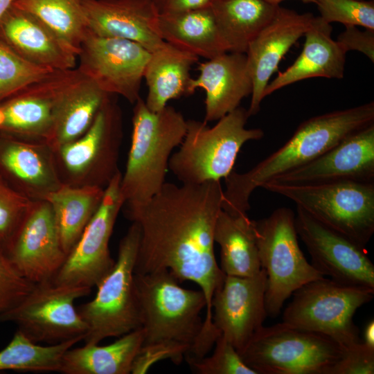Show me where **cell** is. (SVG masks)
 <instances>
[{
	"label": "cell",
	"mask_w": 374,
	"mask_h": 374,
	"mask_svg": "<svg viewBox=\"0 0 374 374\" xmlns=\"http://www.w3.org/2000/svg\"><path fill=\"white\" fill-rule=\"evenodd\" d=\"M213 238L220 248V269L226 276L250 277L260 271L254 220L247 214L233 215L221 210Z\"/></svg>",
	"instance_id": "30"
},
{
	"label": "cell",
	"mask_w": 374,
	"mask_h": 374,
	"mask_svg": "<svg viewBox=\"0 0 374 374\" xmlns=\"http://www.w3.org/2000/svg\"><path fill=\"white\" fill-rule=\"evenodd\" d=\"M140 227L132 222L119 242L118 256L109 273L96 285L92 300L77 310L87 326L86 344H98L108 337H119L141 328V317L134 286V267Z\"/></svg>",
	"instance_id": "8"
},
{
	"label": "cell",
	"mask_w": 374,
	"mask_h": 374,
	"mask_svg": "<svg viewBox=\"0 0 374 374\" xmlns=\"http://www.w3.org/2000/svg\"><path fill=\"white\" fill-rule=\"evenodd\" d=\"M33 200L11 187L0 175V245L3 248Z\"/></svg>",
	"instance_id": "38"
},
{
	"label": "cell",
	"mask_w": 374,
	"mask_h": 374,
	"mask_svg": "<svg viewBox=\"0 0 374 374\" xmlns=\"http://www.w3.org/2000/svg\"><path fill=\"white\" fill-rule=\"evenodd\" d=\"M35 285L19 274L0 245V314L19 303Z\"/></svg>",
	"instance_id": "39"
},
{
	"label": "cell",
	"mask_w": 374,
	"mask_h": 374,
	"mask_svg": "<svg viewBox=\"0 0 374 374\" xmlns=\"http://www.w3.org/2000/svg\"><path fill=\"white\" fill-rule=\"evenodd\" d=\"M91 291L87 287L58 285L51 280L37 283L19 303L0 314V323H15L35 343L83 340L87 326L74 302Z\"/></svg>",
	"instance_id": "12"
},
{
	"label": "cell",
	"mask_w": 374,
	"mask_h": 374,
	"mask_svg": "<svg viewBox=\"0 0 374 374\" xmlns=\"http://www.w3.org/2000/svg\"><path fill=\"white\" fill-rule=\"evenodd\" d=\"M0 175L33 201L45 200L62 185L49 145L4 135H0Z\"/></svg>",
	"instance_id": "21"
},
{
	"label": "cell",
	"mask_w": 374,
	"mask_h": 374,
	"mask_svg": "<svg viewBox=\"0 0 374 374\" xmlns=\"http://www.w3.org/2000/svg\"><path fill=\"white\" fill-rule=\"evenodd\" d=\"M314 17L279 5L272 19L249 45L246 55L253 82L247 109L249 116L260 111L271 75L290 48L304 35Z\"/></svg>",
	"instance_id": "19"
},
{
	"label": "cell",
	"mask_w": 374,
	"mask_h": 374,
	"mask_svg": "<svg viewBox=\"0 0 374 374\" xmlns=\"http://www.w3.org/2000/svg\"><path fill=\"white\" fill-rule=\"evenodd\" d=\"M295 225L312 265L324 276L343 284L374 288V265L364 247L322 224L299 206Z\"/></svg>",
	"instance_id": "16"
},
{
	"label": "cell",
	"mask_w": 374,
	"mask_h": 374,
	"mask_svg": "<svg viewBox=\"0 0 374 374\" xmlns=\"http://www.w3.org/2000/svg\"><path fill=\"white\" fill-rule=\"evenodd\" d=\"M199 57L166 42L150 52L143 78L148 87L145 105L152 112L164 108L168 101L188 96L190 71Z\"/></svg>",
	"instance_id": "27"
},
{
	"label": "cell",
	"mask_w": 374,
	"mask_h": 374,
	"mask_svg": "<svg viewBox=\"0 0 374 374\" xmlns=\"http://www.w3.org/2000/svg\"><path fill=\"white\" fill-rule=\"evenodd\" d=\"M112 96L83 135L53 150L62 184L105 189L120 172L122 114Z\"/></svg>",
	"instance_id": "11"
},
{
	"label": "cell",
	"mask_w": 374,
	"mask_h": 374,
	"mask_svg": "<svg viewBox=\"0 0 374 374\" xmlns=\"http://www.w3.org/2000/svg\"><path fill=\"white\" fill-rule=\"evenodd\" d=\"M261 269L267 275L265 296L267 316H278L285 301L299 288L323 278L301 251L295 214L289 208L274 210L268 217L254 220Z\"/></svg>",
	"instance_id": "9"
},
{
	"label": "cell",
	"mask_w": 374,
	"mask_h": 374,
	"mask_svg": "<svg viewBox=\"0 0 374 374\" xmlns=\"http://www.w3.org/2000/svg\"><path fill=\"white\" fill-rule=\"evenodd\" d=\"M332 27L320 16L314 17L305 33L303 50L293 64L265 88V98L296 82L315 77L344 78L346 52L332 39Z\"/></svg>",
	"instance_id": "26"
},
{
	"label": "cell",
	"mask_w": 374,
	"mask_h": 374,
	"mask_svg": "<svg viewBox=\"0 0 374 374\" xmlns=\"http://www.w3.org/2000/svg\"><path fill=\"white\" fill-rule=\"evenodd\" d=\"M199 73L190 80L188 93H206L204 121H217L251 95L253 82L246 53L226 52L199 63Z\"/></svg>",
	"instance_id": "24"
},
{
	"label": "cell",
	"mask_w": 374,
	"mask_h": 374,
	"mask_svg": "<svg viewBox=\"0 0 374 374\" xmlns=\"http://www.w3.org/2000/svg\"><path fill=\"white\" fill-rule=\"evenodd\" d=\"M82 4L94 35L133 41L150 52L164 43L152 0H82Z\"/></svg>",
	"instance_id": "20"
},
{
	"label": "cell",
	"mask_w": 374,
	"mask_h": 374,
	"mask_svg": "<svg viewBox=\"0 0 374 374\" xmlns=\"http://www.w3.org/2000/svg\"><path fill=\"white\" fill-rule=\"evenodd\" d=\"M143 342L141 328L106 346L86 344L64 354L59 373L64 374H129Z\"/></svg>",
	"instance_id": "28"
},
{
	"label": "cell",
	"mask_w": 374,
	"mask_h": 374,
	"mask_svg": "<svg viewBox=\"0 0 374 374\" xmlns=\"http://www.w3.org/2000/svg\"><path fill=\"white\" fill-rule=\"evenodd\" d=\"M220 181L166 182L145 204L125 213L140 227L134 274L169 271L179 283L193 281L205 296L203 330L213 332L211 301L225 274L214 253V229L222 210Z\"/></svg>",
	"instance_id": "1"
},
{
	"label": "cell",
	"mask_w": 374,
	"mask_h": 374,
	"mask_svg": "<svg viewBox=\"0 0 374 374\" xmlns=\"http://www.w3.org/2000/svg\"><path fill=\"white\" fill-rule=\"evenodd\" d=\"M0 41L33 64L53 70L77 66L73 48L36 17L12 5L0 18Z\"/></svg>",
	"instance_id": "22"
},
{
	"label": "cell",
	"mask_w": 374,
	"mask_h": 374,
	"mask_svg": "<svg viewBox=\"0 0 374 374\" xmlns=\"http://www.w3.org/2000/svg\"><path fill=\"white\" fill-rule=\"evenodd\" d=\"M150 52L128 39L101 37L89 30L82 41L76 68L107 93L119 95L132 104L140 88Z\"/></svg>",
	"instance_id": "14"
},
{
	"label": "cell",
	"mask_w": 374,
	"mask_h": 374,
	"mask_svg": "<svg viewBox=\"0 0 374 374\" xmlns=\"http://www.w3.org/2000/svg\"><path fill=\"white\" fill-rule=\"evenodd\" d=\"M54 71L26 60L0 41V103Z\"/></svg>",
	"instance_id": "35"
},
{
	"label": "cell",
	"mask_w": 374,
	"mask_h": 374,
	"mask_svg": "<svg viewBox=\"0 0 374 374\" xmlns=\"http://www.w3.org/2000/svg\"><path fill=\"white\" fill-rule=\"evenodd\" d=\"M261 188L292 200L314 219L362 247L374 233V181L290 184L269 181Z\"/></svg>",
	"instance_id": "6"
},
{
	"label": "cell",
	"mask_w": 374,
	"mask_h": 374,
	"mask_svg": "<svg viewBox=\"0 0 374 374\" xmlns=\"http://www.w3.org/2000/svg\"><path fill=\"white\" fill-rule=\"evenodd\" d=\"M264 1L268 2V3H271V4H274V5H279L281 1H284V0H264ZM301 1H304V2H306V3H307V2H312V3H313V1H314V0H301Z\"/></svg>",
	"instance_id": "44"
},
{
	"label": "cell",
	"mask_w": 374,
	"mask_h": 374,
	"mask_svg": "<svg viewBox=\"0 0 374 374\" xmlns=\"http://www.w3.org/2000/svg\"><path fill=\"white\" fill-rule=\"evenodd\" d=\"M320 17L327 23L362 26L374 30V2L364 0H314Z\"/></svg>",
	"instance_id": "36"
},
{
	"label": "cell",
	"mask_w": 374,
	"mask_h": 374,
	"mask_svg": "<svg viewBox=\"0 0 374 374\" xmlns=\"http://www.w3.org/2000/svg\"><path fill=\"white\" fill-rule=\"evenodd\" d=\"M12 5L36 17L79 53L89 32L82 0H15Z\"/></svg>",
	"instance_id": "33"
},
{
	"label": "cell",
	"mask_w": 374,
	"mask_h": 374,
	"mask_svg": "<svg viewBox=\"0 0 374 374\" xmlns=\"http://www.w3.org/2000/svg\"><path fill=\"white\" fill-rule=\"evenodd\" d=\"M62 70H55L0 103V135L45 142L51 130L55 96Z\"/></svg>",
	"instance_id": "25"
},
{
	"label": "cell",
	"mask_w": 374,
	"mask_h": 374,
	"mask_svg": "<svg viewBox=\"0 0 374 374\" xmlns=\"http://www.w3.org/2000/svg\"><path fill=\"white\" fill-rule=\"evenodd\" d=\"M105 189L62 184L45 199L52 208L60 242L68 255L98 209Z\"/></svg>",
	"instance_id": "32"
},
{
	"label": "cell",
	"mask_w": 374,
	"mask_h": 374,
	"mask_svg": "<svg viewBox=\"0 0 374 374\" xmlns=\"http://www.w3.org/2000/svg\"><path fill=\"white\" fill-rule=\"evenodd\" d=\"M269 181L290 184L373 182L374 123L347 136L313 161Z\"/></svg>",
	"instance_id": "18"
},
{
	"label": "cell",
	"mask_w": 374,
	"mask_h": 374,
	"mask_svg": "<svg viewBox=\"0 0 374 374\" xmlns=\"http://www.w3.org/2000/svg\"><path fill=\"white\" fill-rule=\"evenodd\" d=\"M82 340L75 338L42 346L17 330L8 344L0 351V371L59 372L64 354Z\"/></svg>",
	"instance_id": "34"
},
{
	"label": "cell",
	"mask_w": 374,
	"mask_h": 374,
	"mask_svg": "<svg viewBox=\"0 0 374 374\" xmlns=\"http://www.w3.org/2000/svg\"><path fill=\"white\" fill-rule=\"evenodd\" d=\"M344 351L323 334L282 321L261 326L240 355L256 374H328Z\"/></svg>",
	"instance_id": "7"
},
{
	"label": "cell",
	"mask_w": 374,
	"mask_h": 374,
	"mask_svg": "<svg viewBox=\"0 0 374 374\" xmlns=\"http://www.w3.org/2000/svg\"><path fill=\"white\" fill-rule=\"evenodd\" d=\"M278 6L264 0H213L211 7L226 51L246 53Z\"/></svg>",
	"instance_id": "31"
},
{
	"label": "cell",
	"mask_w": 374,
	"mask_h": 374,
	"mask_svg": "<svg viewBox=\"0 0 374 374\" xmlns=\"http://www.w3.org/2000/svg\"><path fill=\"white\" fill-rule=\"evenodd\" d=\"M249 117L247 109L238 107L212 127L187 120L185 136L172 154L168 169L183 184L220 181L233 170L243 145L264 136L260 128H246Z\"/></svg>",
	"instance_id": "5"
},
{
	"label": "cell",
	"mask_w": 374,
	"mask_h": 374,
	"mask_svg": "<svg viewBox=\"0 0 374 374\" xmlns=\"http://www.w3.org/2000/svg\"><path fill=\"white\" fill-rule=\"evenodd\" d=\"M364 343L374 347V321H371L366 326L364 333Z\"/></svg>",
	"instance_id": "43"
},
{
	"label": "cell",
	"mask_w": 374,
	"mask_h": 374,
	"mask_svg": "<svg viewBox=\"0 0 374 374\" xmlns=\"http://www.w3.org/2000/svg\"><path fill=\"white\" fill-rule=\"evenodd\" d=\"M134 286L143 342L132 373H144L161 359L177 364L195 359L206 306L202 291L182 287L168 270L134 274Z\"/></svg>",
	"instance_id": "2"
},
{
	"label": "cell",
	"mask_w": 374,
	"mask_h": 374,
	"mask_svg": "<svg viewBox=\"0 0 374 374\" xmlns=\"http://www.w3.org/2000/svg\"><path fill=\"white\" fill-rule=\"evenodd\" d=\"M186 129L187 120L172 106L152 112L141 98L134 103L131 144L120 186L124 213L145 204L161 190L170 158Z\"/></svg>",
	"instance_id": "4"
},
{
	"label": "cell",
	"mask_w": 374,
	"mask_h": 374,
	"mask_svg": "<svg viewBox=\"0 0 374 374\" xmlns=\"http://www.w3.org/2000/svg\"><path fill=\"white\" fill-rule=\"evenodd\" d=\"M213 354L188 362L198 374H256L245 364L233 345L222 335L215 341Z\"/></svg>",
	"instance_id": "37"
},
{
	"label": "cell",
	"mask_w": 374,
	"mask_h": 374,
	"mask_svg": "<svg viewBox=\"0 0 374 374\" xmlns=\"http://www.w3.org/2000/svg\"><path fill=\"white\" fill-rule=\"evenodd\" d=\"M163 40L180 49L207 60L226 51L211 6L159 15Z\"/></svg>",
	"instance_id": "29"
},
{
	"label": "cell",
	"mask_w": 374,
	"mask_h": 374,
	"mask_svg": "<svg viewBox=\"0 0 374 374\" xmlns=\"http://www.w3.org/2000/svg\"><path fill=\"white\" fill-rule=\"evenodd\" d=\"M159 15L186 12L211 6L213 0H152Z\"/></svg>",
	"instance_id": "42"
},
{
	"label": "cell",
	"mask_w": 374,
	"mask_h": 374,
	"mask_svg": "<svg viewBox=\"0 0 374 374\" xmlns=\"http://www.w3.org/2000/svg\"><path fill=\"white\" fill-rule=\"evenodd\" d=\"M109 95L76 67L62 70L45 143L53 150L80 137Z\"/></svg>",
	"instance_id": "23"
},
{
	"label": "cell",
	"mask_w": 374,
	"mask_h": 374,
	"mask_svg": "<svg viewBox=\"0 0 374 374\" xmlns=\"http://www.w3.org/2000/svg\"><path fill=\"white\" fill-rule=\"evenodd\" d=\"M374 373V347L359 342L345 350L341 358L330 368L328 374Z\"/></svg>",
	"instance_id": "40"
},
{
	"label": "cell",
	"mask_w": 374,
	"mask_h": 374,
	"mask_svg": "<svg viewBox=\"0 0 374 374\" xmlns=\"http://www.w3.org/2000/svg\"><path fill=\"white\" fill-rule=\"evenodd\" d=\"M121 176L120 171L105 188L98 209L51 280L53 283L92 288L112 269L115 260L111 256L109 244L124 205L120 188Z\"/></svg>",
	"instance_id": "13"
},
{
	"label": "cell",
	"mask_w": 374,
	"mask_h": 374,
	"mask_svg": "<svg viewBox=\"0 0 374 374\" xmlns=\"http://www.w3.org/2000/svg\"><path fill=\"white\" fill-rule=\"evenodd\" d=\"M374 123V103L336 110L301 123L291 138L251 170L225 177L222 210L247 215L251 193L271 179L313 161L347 136Z\"/></svg>",
	"instance_id": "3"
},
{
	"label": "cell",
	"mask_w": 374,
	"mask_h": 374,
	"mask_svg": "<svg viewBox=\"0 0 374 374\" xmlns=\"http://www.w3.org/2000/svg\"><path fill=\"white\" fill-rule=\"evenodd\" d=\"M267 275L225 276L212 301V320L221 335L240 354L267 317L265 296Z\"/></svg>",
	"instance_id": "17"
},
{
	"label": "cell",
	"mask_w": 374,
	"mask_h": 374,
	"mask_svg": "<svg viewBox=\"0 0 374 374\" xmlns=\"http://www.w3.org/2000/svg\"><path fill=\"white\" fill-rule=\"evenodd\" d=\"M3 249L19 274L29 281L37 284L53 279L67 255L46 200L32 202Z\"/></svg>",
	"instance_id": "15"
},
{
	"label": "cell",
	"mask_w": 374,
	"mask_h": 374,
	"mask_svg": "<svg viewBox=\"0 0 374 374\" xmlns=\"http://www.w3.org/2000/svg\"><path fill=\"white\" fill-rule=\"evenodd\" d=\"M345 30L341 33L336 40L347 53L357 51L374 62V30H360L355 26H345Z\"/></svg>",
	"instance_id": "41"
},
{
	"label": "cell",
	"mask_w": 374,
	"mask_h": 374,
	"mask_svg": "<svg viewBox=\"0 0 374 374\" xmlns=\"http://www.w3.org/2000/svg\"><path fill=\"white\" fill-rule=\"evenodd\" d=\"M292 294L283 322L323 334L345 350L361 342L353 317L359 308L373 299L374 288L343 284L324 276Z\"/></svg>",
	"instance_id": "10"
}]
</instances>
